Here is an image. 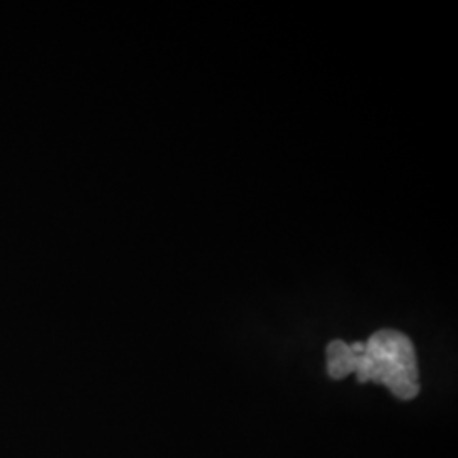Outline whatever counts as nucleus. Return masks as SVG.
Wrapping results in <instances>:
<instances>
[{
	"mask_svg": "<svg viewBox=\"0 0 458 458\" xmlns=\"http://www.w3.org/2000/svg\"><path fill=\"white\" fill-rule=\"evenodd\" d=\"M359 382L384 384L394 397L411 401L420 394V369L410 338L395 329H380L365 344H350Z\"/></svg>",
	"mask_w": 458,
	"mask_h": 458,
	"instance_id": "nucleus-1",
	"label": "nucleus"
},
{
	"mask_svg": "<svg viewBox=\"0 0 458 458\" xmlns=\"http://www.w3.org/2000/svg\"><path fill=\"white\" fill-rule=\"evenodd\" d=\"M327 376L331 378H344L355 370V353L352 346L344 340H335L327 346Z\"/></svg>",
	"mask_w": 458,
	"mask_h": 458,
	"instance_id": "nucleus-2",
	"label": "nucleus"
}]
</instances>
